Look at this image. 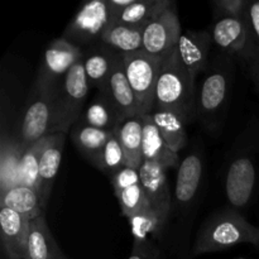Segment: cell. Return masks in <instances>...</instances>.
<instances>
[{
  "mask_svg": "<svg viewBox=\"0 0 259 259\" xmlns=\"http://www.w3.org/2000/svg\"><path fill=\"white\" fill-rule=\"evenodd\" d=\"M249 243L259 248V228L250 224L234 209H223L210 215L199 229L192 255L225 250Z\"/></svg>",
  "mask_w": 259,
  "mask_h": 259,
  "instance_id": "6da1fadb",
  "label": "cell"
},
{
  "mask_svg": "<svg viewBox=\"0 0 259 259\" xmlns=\"http://www.w3.org/2000/svg\"><path fill=\"white\" fill-rule=\"evenodd\" d=\"M196 105L195 78L186 70L175 48L159 71L154 93V109H168L190 123L196 118Z\"/></svg>",
  "mask_w": 259,
  "mask_h": 259,
  "instance_id": "7a4b0ae2",
  "label": "cell"
},
{
  "mask_svg": "<svg viewBox=\"0 0 259 259\" xmlns=\"http://www.w3.org/2000/svg\"><path fill=\"white\" fill-rule=\"evenodd\" d=\"M234 72L232 57L220 55L205 76L197 95L196 118L209 128H212L225 113L234 82Z\"/></svg>",
  "mask_w": 259,
  "mask_h": 259,
  "instance_id": "3957f363",
  "label": "cell"
},
{
  "mask_svg": "<svg viewBox=\"0 0 259 259\" xmlns=\"http://www.w3.org/2000/svg\"><path fill=\"white\" fill-rule=\"evenodd\" d=\"M57 86L35 80L32 100L20 126L19 142L24 151L39 139L55 134Z\"/></svg>",
  "mask_w": 259,
  "mask_h": 259,
  "instance_id": "277c9868",
  "label": "cell"
},
{
  "mask_svg": "<svg viewBox=\"0 0 259 259\" xmlns=\"http://www.w3.org/2000/svg\"><path fill=\"white\" fill-rule=\"evenodd\" d=\"M90 89L83 61L80 60L58 82L55 133H68L80 120Z\"/></svg>",
  "mask_w": 259,
  "mask_h": 259,
  "instance_id": "5b68a950",
  "label": "cell"
},
{
  "mask_svg": "<svg viewBox=\"0 0 259 259\" xmlns=\"http://www.w3.org/2000/svg\"><path fill=\"white\" fill-rule=\"evenodd\" d=\"M124 71L137 100L139 115L151 114L154 109V93L159 71L164 60L144 51L121 55Z\"/></svg>",
  "mask_w": 259,
  "mask_h": 259,
  "instance_id": "8992f818",
  "label": "cell"
},
{
  "mask_svg": "<svg viewBox=\"0 0 259 259\" xmlns=\"http://www.w3.org/2000/svg\"><path fill=\"white\" fill-rule=\"evenodd\" d=\"M114 15L108 0H93L80 8L68 27L63 38L76 45H89L101 37L113 22Z\"/></svg>",
  "mask_w": 259,
  "mask_h": 259,
  "instance_id": "52a82bcc",
  "label": "cell"
},
{
  "mask_svg": "<svg viewBox=\"0 0 259 259\" xmlns=\"http://www.w3.org/2000/svg\"><path fill=\"white\" fill-rule=\"evenodd\" d=\"M182 29L175 3L143 28V51L164 60L176 48Z\"/></svg>",
  "mask_w": 259,
  "mask_h": 259,
  "instance_id": "ba28073f",
  "label": "cell"
},
{
  "mask_svg": "<svg viewBox=\"0 0 259 259\" xmlns=\"http://www.w3.org/2000/svg\"><path fill=\"white\" fill-rule=\"evenodd\" d=\"M257 171L254 159L247 153H239L232 159L225 175V194L233 207H245L254 192Z\"/></svg>",
  "mask_w": 259,
  "mask_h": 259,
  "instance_id": "9c48e42d",
  "label": "cell"
},
{
  "mask_svg": "<svg viewBox=\"0 0 259 259\" xmlns=\"http://www.w3.org/2000/svg\"><path fill=\"white\" fill-rule=\"evenodd\" d=\"M82 56L80 47L66 38H57L46 48L37 80L51 85H58L66 73L78 61L82 60Z\"/></svg>",
  "mask_w": 259,
  "mask_h": 259,
  "instance_id": "30bf717a",
  "label": "cell"
},
{
  "mask_svg": "<svg viewBox=\"0 0 259 259\" xmlns=\"http://www.w3.org/2000/svg\"><path fill=\"white\" fill-rule=\"evenodd\" d=\"M204 161L200 152H190L179 164L172 195V210L189 209L197 200L202 186Z\"/></svg>",
  "mask_w": 259,
  "mask_h": 259,
  "instance_id": "8fae6325",
  "label": "cell"
},
{
  "mask_svg": "<svg viewBox=\"0 0 259 259\" xmlns=\"http://www.w3.org/2000/svg\"><path fill=\"white\" fill-rule=\"evenodd\" d=\"M167 171L162 164L143 161L139 167L141 185L149 206L168 222L172 215V192L167 181Z\"/></svg>",
  "mask_w": 259,
  "mask_h": 259,
  "instance_id": "7c38bea8",
  "label": "cell"
},
{
  "mask_svg": "<svg viewBox=\"0 0 259 259\" xmlns=\"http://www.w3.org/2000/svg\"><path fill=\"white\" fill-rule=\"evenodd\" d=\"M212 43L219 48L222 55L239 56L243 58L247 47V23L245 17L219 15L211 28Z\"/></svg>",
  "mask_w": 259,
  "mask_h": 259,
  "instance_id": "4fadbf2b",
  "label": "cell"
},
{
  "mask_svg": "<svg viewBox=\"0 0 259 259\" xmlns=\"http://www.w3.org/2000/svg\"><path fill=\"white\" fill-rule=\"evenodd\" d=\"M211 43L210 32L182 30L176 45V51L181 62L194 78L207 68V57Z\"/></svg>",
  "mask_w": 259,
  "mask_h": 259,
  "instance_id": "5bb4252c",
  "label": "cell"
},
{
  "mask_svg": "<svg viewBox=\"0 0 259 259\" xmlns=\"http://www.w3.org/2000/svg\"><path fill=\"white\" fill-rule=\"evenodd\" d=\"M2 240L8 259H24L27 252L29 220L9 207L0 205Z\"/></svg>",
  "mask_w": 259,
  "mask_h": 259,
  "instance_id": "9a60e30c",
  "label": "cell"
},
{
  "mask_svg": "<svg viewBox=\"0 0 259 259\" xmlns=\"http://www.w3.org/2000/svg\"><path fill=\"white\" fill-rule=\"evenodd\" d=\"M66 136H67V133L51 134L48 137L47 144H46L42 157H40L39 190H38V194H39L40 204H42L43 209H46V206H47L56 176H57L58 169H60Z\"/></svg>",
  "mask_w": 259,
  "mask_h": 259,
  "instance_id": "2e32d148",
  "label": "cell"
},
{
  "mask_svg": "<svg viewBox=\"0 0 259 259\" xmlns=\"http://www.w3.org/2000/svg\"><path fill=\"white\" fill-rule=\"evenodd\" d=\"M120 60V53L101 42L100 45L90 48L89 52L82 56L83 67L90 88L98 89L99 91L103 90Z\"/></svg>",
  "mask_w": 259,
  "mask_h": 259,
  "instance_id": "e0dca14e",
  "label": "cell"
},
{
  "mask_svg": "<svg viewBox=\"0 0 259 259\" xmlns=\"http://www.w3.org/2000/svg\"><path fill=\"white\" fill-rule=\"evenodd\" d=\"M101 91L114 104L120 115L121 121L132 118V116L139 115L136 96H134L133 90H132L128 78L125 76V71H124L123 58L115 66L105 88Z\"/></svg>",
  "mask_w": 259,
  "mask_h": 259,
  "instance_id": "ac0fdd59",
  "label": "cell"
},
{
  "mask_svg": "<svg viewBox=\"0 0 259 259\" xmlns=\"http://www.w3.org/2000/svg\"><path fill=\"white\" fill-rule=\"evenodd\" d=\"M143 161L156 162L162 164L167 169L179 166V153L172 151L164 142L158 128L152 120L151 114L143 115V143H142Z\"/></svg>",
  "mask_w": 259,
  "mask_h": 259,
  "instance_id": "d6986e66",
  "label": "cell"
},
{
  "mask_svg": "<svg viewBox=\"0 0 259 259\" xmlns=\"http://www.w3.org/2000/svg\"><path fill=\"white\" fill-rule=\"evenodd\" d=\"M24 259H67L53 238L46 222L45 214L29 222Z\"/></svg>",
  "mask_w": 259,
  "mask_h": 259,
  "instance_id": "ffe728a7",
  "label": "cell"
},
{
  "mask_svg": "<svg viewBox=\"0 0 259 259\" xmlns=\"http://www.w3.org/2000/svg\"><path fill=\"white\" fill-rule=\"evenodd\" d=\"M24 153L19 139H14L3 132L0 139V194L12 187L22 185L20 182V163Z\"/></svg>",
  "mask_w": 259,
  "mask_h": 259,
  "instance_id": "44dd1931",
  "label": "cell"
},
{
  "mask_svg": "<svg viewBox=\"0 0 259 259\" xmlns=\"http://www.w3.org/2000/svg\"><path fill=\"white\" fill-rule=\"evenodd\" d=\"M113 133L118 138L125 154L126 166L139 169L141 164L143 163V115L125 119L116 126Z\"/></svg>",
  "mask_w": 259,
  "mask_h": 259,
  "instance_id": "7402d4cb",
  "label": "cell"
},
{
  "mask_svg": "<svg viewBox=\"0 0 259 259\" xmlns=\"http://www.w3.org/2000/svg\"><path fill=\"white\" fill-rule=\"evenodd\" d=\"M151 116L164 142L172 151L179 153L187 142L186 120L180 114L168 109H153Z\"/></svg>",
  "mask_w": 259,
  "mask_h": 259,
  "instance_id": "603a6c76",
  "label": "cell"
},
{
  "mask_svg": "<svg viewBox=\"0 0 259 259\" xmlns=\"http://www.w3.org/2000/svg\"><path fill=\"white\" fill-rule=\"evenodd\" d=\"M143 28L111 22L101 37V43L120 55L143 51Z\"/></svg>",
  "mask_w": 259,
  "mask_h": 259,
  "instance_id": "cb8c5ba5",
  "label": "cell"
},
{
  "mask_svg": "<svg viewBox=\"0 0 259 259\" xmlns=\"http://www.w3.org/2000/svg\"><path fill=\"white\" fill-rule=\"evenodd\" d=\"M0 205L14 210L29 222L45 214L37 190L24 185H18L0 194Z\"/></svg>",
  "mask_w": 259,
  "mask_h": 259,
  "instance_id": "d4e9b609",
  "label": "cell"
},
{
  "mask_svg": "<svg viewBox=\"0 0 259 259\" xmlns=\"http://www.w3.org/2000/svg\"><path fill=\"white\" fill-rule=\"evenodd\" d=\"M172 4L174 2L171 0H134L133 4L114 17L113 22L134 27H144Z\"/></svg>",
  "mask_w": 259,
  "mask_h": 259,
  "instance_id": "484cf974",
  "label": "cell"
},
{
  "mask_svg": "<svg viewBox=\"0 0 259 259\" xmlns=\"http://www.w3.org/2000/svg\"><path fill=\"white\" fill-rule=\"evenodd\" d=\"M111 134V132L88 125L81 120H78L71 129V139L73 144L90 162L104 148Z\"/></svg>",
  "mask_w": 259,
  "mask_h": 259,
  "instance_id": "4316f807",
  "label": "cell"
},
{
  "mask_svg": "<svg viewBox=\"0 0 259 259\" xmlns=\"http://www.w3.org/2000/svg\"><path fill=\"white\" fill-rule=\"evenodd\" d=\"M80 120L88 125L111 132V133L121 123L118 110L103 91H99L88 110L85 111L83 118Z\"/></svg>",
  "mask_w": 259,
  "mask_h": 259,
  "instance_id": "83f0119b",
  "label": "cell"
},
{
  "mask_svg": "<svg viewBox=\"0 0 259 259\" xmlns=\"http://www.w3.org/2000/svg\"><path fill=\"white\" fill-rule=\"evenodd\" d=\"M50 137V136H48ZM48 137L39 139L24 151L20 163V182L22 185L39 190V163L40 157L47 144Z\"/></svg>",
  "mask_w": 259,
  "mask_h": 259,
  "instance_id": "f1b7e54d",
  "label": "cell"
},
{
  "mask_svg": "<svg viewBox=\"0 0 259 259\" xmlns=\"http://www.w3.org/2000/svg\"><path fill=\"white\" fill-rule=\"evenodd\" d=\"M91 163L104 174L110 175L111 177L126 166L125 154H124L123 148H121L115 134H111L104 148L99 152V154L91 161Z\"/></svg>",
  "mask_w": 259,
  "mask_h": 259,
  "instance_id": "f546056e",
  "label": "cell"
},
{
  "mask_svg": "<svg viewBox=\"0 0 259 259\" xmlns=\"http://www.w3.org/2000/svg\"><path fill=\"white\" fill-rule=\"evenodd\" d=\"M245 23H247V47H245L243 60L253 61L259 57V0L248 3L245 10Z\"/></svg>",
  "mask_w": 259,
  "mask_h": 259,
  "instance_id": "4dcf8cb0",
  "label": "cell"
},
{
  "mask_svg": "<svg viewBox=\"0 0 259 259\" xmlns=\"http://www.w3.org/2000/svg\"><path fill=\"white\" fill-rule=\"evenodd\" d=\"M115 195L118 197L121 212H123V215L126 219H131L134 215L139 214L143 210L151 207L148 201H147V197L144 195L141 184L123 190V191L115 192Z\"/></svg>",
  "mask_w": 259,
  "mask_h": 259,
  "instance_id": "1f68e13d",
  "label": "cell"
},
{
  "mask_svg": "<svg viewBox=\"0 0 259 259\" xmlns=\"http://www.w3.org/2000/svg\"><path fill=\"white\" fill-rule=\"evenodd\" d=\"M128 259H163V252L156 240L133 239L132 254Z\"/></svg>",
  "mask_w": 259,
  "mask_h": 259,
  "instance_id": "d6a6232c",
  "label": "cell"
},
{
  "mask_svg": "<svg viewBox=\"0 0 259 259\" xmlns=\"http://www.w3.org/2000/svg\"><path fill=\"white\" fill-rule=\"evenodd\" d=\"M111 184H113L114 191L115 192L123 191V190L141 184L139 169L128 166L123 167L120 171L116 172V174L111 177Z\"/></svg>",
  "mask_w": 259,
  "mask_h": 259,
  "instance_id": "836d02e7",
  "label": "cell"
},
{
  "mask_svg": "<svg viewBox=\"0 0 259 259\" xmlns=\"http://www.w3.org/2000/svg\"><path fill=\"white\" fill-rule=\"evenodd\" d=\"M249 0H217L214 3L220 15L243 17L247 10Z\"/></svg>",
  "mask_w": 259,
  "mask_h": 259,
  "instance_id": "e575fe53",
  "label": "cell"
},
{
  "mask_svg": "<svg viewBox=\"0 0 259 259\" xmlns=\"http://www.w3.org/2000/svg\"><path fill=\"white\" fill-rule=\"evenodd\" d=\"M134 0H108L109 7H110L111 12H113V15L115 17L118 13L123 12L124 9L129 7V5L133 4Z\"/></svg>",
  "mask_w": 259,
  "mask_h": 259,
  "instance_id": "d590c367",
  "label": "cell"
},
{
  "mask_svg": "<svg viewBox=\"0 0 259 259\" xmlns=\"http://www.w3.org/2000/svg\"><path fill=\"white\" fill-rule=\"evenodd\" d=\"M250 75H252L253 81L255 82V85L259 89V57L254 58L253 61H250Z\"/></svg>",
  "mask_w": 259,
  "mask_h": 259,
  "instance_id": "8d00e7d4",
  "label": "cell"
}]
</instances>
